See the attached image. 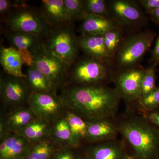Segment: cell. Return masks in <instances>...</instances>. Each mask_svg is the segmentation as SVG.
<instances>
[{
    "instance_id": "6da1fadb",
    "label": "cell",
    "mask_w": 159,
    "mask_h": 159,
    "mask_svg": "<svg viewBox=\"0 0 159 159\" xmlns=\"http://www.w3.org/2000/svg\"><path fill=\"white\" fill-rule=\"evenodd\" d=\"M60 96L69 111L89 122L114 119L121 101L115 89L108 85L66 84Z\"/></svg>"
},
{
    "instance_id": "ffe728a7",
    "label": "cell",
    "mask_w": 159,
    "mask_h": 159,
    "mask_svg": "<svg viewBox=\"0 0 159 159\" xmlns=\"http://www.w3.org/2000/svg\"><path fill=\"white\" fill-rule=\"evenodd\" d=\"M51 125L50 137L61 147L80 149L74 140L64 116L53 122Z\"/></svg>"
},
{
    "instance_id": "d6a6232c",
    "label": "cell",
    "mask_w": 159,
    "mask_h": 159,
    "mask_svg": "<svg viewBox=\"0 0 159 159\" xmlns=\"http://www.w3.org/2000/svg\"><path fill=\"white\" fill-rule=\"evenodd\" d=\"M138 2L146 15L159 9V0H139Z\"/></svg>"
},
{
    "instance_id": "74e56055",
    "label": "cell",
    "mask_w": 159,
    "mask_h": 159,
    "mask_svg": "<svg viewBox=\"0 0 159 159\" xmlns=\"http://www.w3.org/2000/svg\"><path fill=\"white\" fill-rule=\"evenodd\" d=\"M127 159H135L132 158H130V157H128V158H127Z\"/></svg>"
},
{
    "instance_id": "9a60e30c",
    "label": "cell",
    "mask_w": 159,
    "mask_h": 159,
    "mask_svg": "<svg viewBox=\"0 0 159 159\" xmlns=\"http://www.w3.org/2000/svg\"><path fill=\"white\" fill-rule=\"evenodd\" d=\"M4 33L11 47L16 49L20 54H32L44 44L43 38L36 34L6 28Z\"/></svg>"
},
{
    "instance_id": "d6986e66",
    "label": "cell",
    "mask_w": 159,
    "mask_h": 159,
    "mask_svg": "<svg viewBox=\"0 0 159 159\" xmlns=\"http://www.w3.org/2000/svg\"><path fill=\"white\" fill-rule=\"evenodd\" d=\"M40 9L51 27L70 21L64 0H43Z\"/></svg>"
},
{
    "instance_id": "e0dca14e",
    "label": "cell",
    "mask_w": 159,
    "mask_h": 159,
    "mask_svg": "<svg viewBox=\"0 0 159 159\" xmlns=\"http://www.w3.org/2000/svg\"><path fill=\"white\" fill-rule=\"evenodd\" d=\"M118 27L116 23L111 18L87 14L78 31L80 34L103 35L107 31Z\"/></svg>"
},
{
    "instance_id": "836d02e7",
    "label": "cell",
    "mask_w": 159,
    "mask_h": 159,
    "mask_svg": "<svg viewBox=\"0 0 159 159\" xmlns=\"http://www.w3.org/2000/svg\"><path fill=\"white\" fill-rule=\"evenodd\" d=\"M152 123L159 128V107L141 114Z\"/></svg>"
},
{
    "instance_id": "8fae6325",
    "label": "cell",
    "mask_w": 159,
    "mask_h": 159,
    "mask_svg": "<svg viewBox=\"0 0 159 159\" xmlns=\"http://www.w3.org/2000/svg\"><path fill=\"white\" fill-rule=\"evenodd\" d=\"M0 92L3 102L6 105L18 107L28 104L31 91L25 78L1 73Z\"/></svg>"
},
{
    "instance_id": "ba28073f",
    "label": "cell",
    "mask_w": 159,
    "mask_h": 159,
    "mask_svg": "<svg viewBox=\"0 0 159 159\" xmlns=\"http://www.w3.org/2000/svg\"><path fill=\"white\" fill-rule=\"evenodd\" d=\"M145 72V68L141 65L114 70L112 83L120 99L125 103V107H130L140 97Z\"/></svg>"
},
{
    "instance_id": "d590c367",
    "label": "cell",
    "mask_w": 159,
    "mask_h": 159,
    "mask_svg": "<svg viewBox=\"0 0 159 159\" xmlns=\"http://www.w3.org/2000/svg\"><path fill=\"white\" fill-rule=\"evenodd\" d=\"M149 15L151 20L159 26V9L152 11Z\"/></svg>"
},
{
    "instance_id": "83f0119b",
    "label": "cell",
    "mask_w": 159,
    "mask_h": 159,
    "mask_svg": "<svg viewBox=\"0 0 159 159\" xmlns=\"http://www.w3.org/2000/svg\"><path fill=\"white\" fill-rule=\"evenodd\" d=\"M156 67L150 65L145 68V72L141 84L140 98L150 94L156 88L157 79Z\"/></svg>"
},
{
    "instance_id": "f1b7e54d",
    "label": "cell",
    "mask_w": 159,
    "mask_h": 159,
    "mask_svg": "<svg viewBox=\"0 0 159 159\" xmlns=\"http://www.w3.org/2000/svg\"><path fill=\"white\" fill-rule=\"evenodd\" d=\"M68 18L70 21L84 19L86 14L84 7V0H64Z\"/></svg>"
},
{
    "instance_id": "7c38bea8",
    "label": "cell",
    "mask_w": 159,
    "mask_h": 159,
    "mask_svg": "<svg viewBox=\"0 0 159 159\" xmlns=\"http://www.w3.org/2000/svg\"><path fill=\"white\" fill-rule=\"evenodd\" d=\"M81 148V151L91 159H127L129 157L121 139L87 144Z\"/></svg>"
},
{
    "instance_id": "7402d4cb",
    "label": "cell",
    "mask_w": 159,
    "mask_h": 159,
    "mask_svg": "<svg viewBox=\"0 0 159 159\" xmlns=\"http://www.w3.org/2000/svg\"><path fill=\"white\" fill-rule=\"evenodd\" d=\"M51 130L50 123L35 117L19 134L33 143L50 137Z\"/></svg>"
},
{
    "instance_id": "cb8c5ba5",
    "label": "cell",
    "mask_w": 159,
    "mask_h": 159,
    "mask_svg": "<svg viewBox=\"0 0 159 159\" xmlns=\"http://www.w3.org/2000/svg\"><path fill=\"white\" fill-rule=\"evenodd\" d=\"M26 83L32 93L56 92L45 75L33 63L25 73Z\"/></svg>"
},
{
    "instance_id": "52a82bcc",
    "label": "cell",
    "mask_w": 159,
    "mask_h": 159,
    "mask_svg": "<svg viewBox=\"0 0 159 159\" xmlns=\"http://www.w3.org/2000/svg\"><path fill=\"white\" fill-rule=\"evenodd\" d=\"M111 19L124 31L128 33L143 30L148 19L138 1H107Z\"/></svg>"
},
{
    "instance_id": "1f68e13d",
    "label": "cell",
    "mask_w": 159,
    "mask_h": 159,
    "mask_svg": "<svg viewBox=\"0 0 159 159\" xmlns=\"http://www.w3.org/2000/svg\"><path fill=\"white\" fill-rule=\"evenodd\" d=\"M77 149L61 147L54 155L52 159H77L80 153L75 152Z\"/></svg>"
},
{
    "instance_id": "277c9868",
    "label": "cell",
    "mask_w": 159,
    "mask_h": 159,
    "mask_svg": "<svg viewBox=\"0 0 159 159\" xmlns=\"http://www.w3.org/2000/svg\"><path fill=\"white\" fill-rule=\"evenodd\" d=\"M113 71L109 63L84 54L70 66L66 84L108 85L112 83Z\"/></svg>"
},
{
    "instance_id": "4dcf8cb0",
    "label": "cell",
    "mask_w": 159,
    "mask_h": 159,
    "mask_svg": "<svg viewBox=\"0 0 159 159\" xmlns=\"http://www.w3.org/2000/svg\"><path fill=\"white\" fill-rule=\"evenodd\" d=\"M15 6L14 1L0 0V17L2 22L5 24Z\"/></svg>"
},
{
    "instance_id": "44dd1931",
    "label": "cell",
    "mask_w": 159,
    "mask_h": 159,
    "mask_svg": "<svg viewBox=\"0 0 159 159\" xmlns=\"http://www.w3.org/2000/svg\"><path fill=\"white\" fill-rule=\"evenodd\" d=\"M61 148L51 137L31 143L24 159H52Z\"/></svg>"
},
{
    "instance_id": "e575fe53",
    "label": "cell",
    "mask_w": 159,
    "mask_h": 159,
    "mask_svg": "<svg viewBox=\"0 0 159 159\" xmlns=\"http://www.w3.org/2000/svg\"><path fill=\"white\" fill-rule=\"evenodd\" d=\"M149 63L150 65L155 67L159 65V35L157 38L154 48L152 51Z\"/></svg>"
},
{
    "instance_id": "5b68a950",
    "label": "cell",
    "mask_w": 159,
    "mask_h": 159,
    "mask_svg": "<svg viewBox=\"0 0 159 159\" xmlns=\"http://www.w3.org/2000/svg\"><path fill=\"white\" fill-rule=\"evenodd\" d=\"M43 42L47 50L70 66L80 56L78 37L72 22L52 27Z\"/></svg>"
},
{
    "instance_id": "9c48e42d",
    "label": "cell",
    "mask_w": 159,
    "mask_h": 159,
    "mask_svg": "<svg viewBox=\"0 0 159 159\" xmlns=\"http://www.w3.org/2000/svg\"><path fill=\"white\" fill-rule=\"evenodd\" d=\"M32 56L33 63L47 77L55 91L66 84L70 66L47 50L44 44Z\"/></svg>"
},
{
    "instance_id": "f546056e",
    "label": "cell",
    "mask_w": 159,
    "mask_h": 159,
    "mask_svg": "<svg viewBox=\"0 0 159 159\" xmlns=\"http://www.w3.org/2000/svg\"><path fill=\"white\" fill-rule=\"evenodd\" d=\"M84 7L86 14L95 15L111 18L107 1L106 0H84Z\"/></svg>"
},
{
    "instance_id": "5bb4252c",
    "label": "cell",
    "mask_w": 159,
    "mask_h": 159,
    "mask_svg": "<svg viewBox=\"0 0 159 159\" xmlns=\"http://www.w3.org/2000/svg\"><path fill=\"white\" fill-rule=\"evenodd\" d=\"M31 143L19 134L10 132L0 143V159H24Z\"/></svg>"
},
{
    "instance_id": "d4e9b609",
    "label": "cell",
    "mask_w": 159,
    "mask_h": 159,
    "mask_svg": "<svg viewBox=\"0 0 159 159\" xmlns=\"http://www.w3.org/2000/svg\"><path fill=\"white\" fill-rule=\"evenodd\" d=\"M35 117L29 107L20 109L9 115L6 122V125L10 132L19 134Z\"/></svg>"
},
{
    "instance_id": "8992f818",
    "label": "cell",
    "mask_w": 159,
    "mask_h": 159,
    "mask_svg": "<svg viewBox=\"0 0 159 159\" xmlns=\"http://www.w3.org/2000/svg\"><path fill=\"white\" fill-rule=\"evenodd\" d=\"M5 25L6 29L36 34L43 38L52 28L40 8L27 3L15 6Z\"/></svg>"
},
{
    "instance_id": "4fadbf2b",
    "label": "cell",
    "mask_w": 159,
    "mask_h": 159,
    "mask_svg": "<svg viewBox=\"0 0 159 159\" xmlns=\"http://www.w3.org/2000/svg\"><path fill=\"white\" fill-rule=\"evenodd\" d=\"M119 131L114 119L89 122L86 144L99 143L118 139Z\"/></svg>"
},
{
    "instance_id": "2e32d148",
    "label": "cell",
    "mask_w": 159,
    "mask_h": 159,
    "mask_svg": "<svg viewBox=\"0 0 159 159\" xmlns=\"http://www.w3.org/2000/svg\"><path fill=\"white\" fill-rule=\"evenodd\" d=\"M78 42L80 49L84 54L111 65V58L106 48L102 35L80 34L78 36Z\"/></svg>"
},
{
    "instance_id": "30bf717a",
    "label": "cell",
    "mask_w": 159,
    "mask_h": 159,
    "mask_svg": "<svg viewBox=\"0 0 159 159\" xmlns=\"http://www.w3.org/2000/svg\"><path fill=\"white\" fill-rule=\"evenodd\" d=\"M28 104L34 116L50 124L62 117L67 108L62 98L54 92L31 93Z\"/></svg>"
},
{
    "instance_id": "603a6c76",
    "label": "cell",
    "mask_w": 159,
    "mask_h": 159,
    "mask_svg": "<svg viewBox=\"0 0 159 159\" xmlns=\"http://www.w3.org/2000/svg\"><path fill=\"white\" fill-rule=\"evenodd\" d=\"M64 117L75 142L81 148L83 144H86L89 121L70 111L66 112Z\"/></svg>"
},
{
    "instance_id": "7a4b0ae2",
    "label": "cell",
    "mask_w": 159,
    "mask_h": 159,
    "mask_svg": "<svg viewBox=\"0 0 159 159\" xmlns=\"http://www.w3.org/2000/svg\"><path fill=\"white\" fill-rule=\"evenodd\" d=\"M129 157L159 159V128L129 109L114 118Z\"/></svg>"
},
{
    "instance_id": "ac0fdd59",
    "label": "cell",
    "mask_w": 159,
    "mask_h": 159,
    "mask_svg": "<svg viewBox=\"0 0 159 159\" xmlns=\"http://www.w3.org/2000/svg\"><path fill=\"white\" fill-rule=\"evenodd\" d=\"M0 62L5 73L15 77L25 78V75L22 70L24 65L22 58L16 49L1 46Z\"/></svg>"
},
{
    "instance_id": "8d00e7d4",
    "label": "cell",
    "mask_w": 159,
    "mask_h": 159,
    "mask_svg": "<svg viewBox=\"0 0 159 159\" xmlns=\"http://www.w3.org/2000/svg\"><path fill=\"white\" fill-rule=\"evenodd\" d=\"M77 159H91L86 155L85 154L80 150V153Z\"/></svg>"
},
{
    "instance_id": "3957f363",
    "label": "cell",
    "mask_w": 159,
    "mask_h": 159,
    "mask_svg": "<svg viewBox=\"0 0 159 159\" xmlns=\"http://www.w3.org/2000/svg\"><path fill=\"white\" fill-rule=\"evenodd\" d=\"M156 35L148 29L128 33L123 37L112 60L113 70H119L140 65Z\"/></svg>"
},
{
    "instance_id": "484cf974",
    "label": "cell",
    "mask_w": 159,
    "mask_h": 159,
    "mask_svg": "<svg viewBox=\"0 0 159 159\" xmlns=\"http://www.w3.org/2000/svg\"><path fill=\"white\" fill-rule=\"evenodd\" d=\"M159 107V86L147 96L139 98L129 109L135 112L142 114Z\"/></svg>"
},
{
    "instance_id": "4316f807",
    "label": "cell",
    "mask_w": 159,
    "mask_h": 159,
    "mask_svg": "<svg viewBox=\"0 0 159 159\" xmlns=\"http://www.w3.org/2000/svg\"><path fill=\"white\" fill-rule=\"evenodd\" d=\"M124 32L122 28L118 27L110 30L102 35L106 48L112 60L123 39Z\"/></svg>"
}]
</instances>
